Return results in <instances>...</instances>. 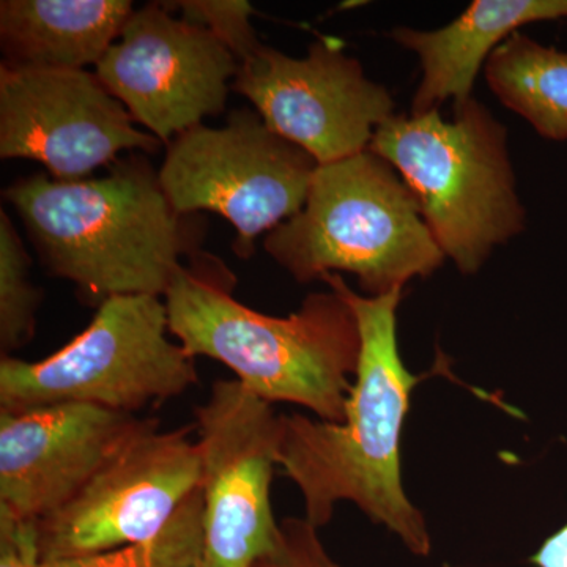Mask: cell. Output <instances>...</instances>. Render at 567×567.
<instances>
[{
    "label": "cell",
    "instance_id": "6da1fadb",
    "mask_svg": "<svg viewBox=\"0 0 567 567\" xmlns=\"http://www.w3.org/2000/svg\"><path fill=\"white\" fill-rule=\"evenodd\" d=\"M322 279L357 317L360 364L342 423L281 415L278 466L300 491L305 518L316 528L330 524L339 503L350 502L398 536L410 554L429 557L427 522L402 483V429L413 390L423 380L405 368L399 352L395 315L402 289L361 297L341 275Z\"/></svg>",
    "mask_w": 567,
    "mask_h": 567
},
{
    "label": "cell",
    "instance_id": "7a4b0ae2",
    "mask_svg": "<svg viewBox=\"0 0 567 567\" xmlns=\"http://www.w3.org/2000/svg\"><path fill=\"white\" fill-rule=\"evenodd\" d=\"M234 284L223 264L183 265L164 295L171 334L189 358L227 365L268 404L342 423L361 353L349 303L330 289L308 295L293 315L265 316L235 300Z\"/></svg>",
    "mask_w": 567,
    "mask_h": 567
},
{
    "label": "cell",
    "instance_id": "3957f363",
    "mask_svg": "<svg viewBox=\"0 0 567 567\" xmlns=\"http://www.w3.org/2000/svg\"><path fill=\"white\" fill-rule=\"evenodd\" d=\"M48 275L66 279L99 308L122 295L164 297L188 252L185 223L142 156L111 164L100 178L43 174L3 192Z\"/></svg>",
    "mask_w": 567,
    "mask_h": 567
},
{
    "label": "cell",
    "instance_id": "277c9868",
    "mask_svg": "<svg viewBox=\"0 0 567 567\" xmlns=\"http://www.w3.org/2000/svg\"><path fill=\"white\" fill-rule=\"evenodd\" d=\"M264 248L298 282L346 271L369 297L404 289L446 257L415 194L369 148L317 167L305 207L270 230Z\"/></svg>",
    "mask_w": 567,
    "mask_h": 567
},
{
    "label": "cell",
    "instance_id": "5b68a950",
    "mask_svg": "<svg viewBox=\"0 0 567 567\" xmlns=\"http://www.w3.org/2000/svg\"><path fill=\"white\" fill-rule=\"evenodd\" d=\"M369 151L401 174L421 215L458 271L473 275L495 246L525 229V210L506 147V130L475 99L439 110L393 115Z\"/></svg>",
    "mask_w": 567,
    "mask_h": 567
},
{
    "label": "cell",
    "instance_id": "8992f818",
    "mask_svg": "<svg viewBox=\"0 0 567 567\" xmlns=\"http://www.w3.org/2000/svg\"><path fill=\"white\" fill-rule=\"evenodd\" d=\"M166 303L151 295L107 298L73 341L40 361L2 357L0 410L87 404L136 415L199 383L193 358L167 338Z\"/></svg>",
    "mask_w": 567,
    "mask_h": 567
},
{
    "label": "cell",
    "instance_id": "52a82bcc",
    "mask_svg": "<svg viewBox=\"0 0 567 567\" xmlns=\"http://www.w3.org/2000/svg\"><path fill=\"white\" fill-rule=\"evenodd\" d=\"M317 167L259 114L241 110L221 128L197 125L169 142L158 181L181 215L207 210L233 224L234 251L248 259L260 234L305 207Z\"/></svg>",
    "mask_w": 567,
    "mask_h": 567
},
{
    "label": "cell",
    "instance_id": "ba28073f",
    "mask_svg": "<svg viewBox=\"0 0 567 567\" xmlns=\"http://www.w3.org/2000/svg\"><path fill=\"white\" fill-rule=\"evenodd\" d=\"M194 431H159L158 420H141L69 505L37 522L39 561L89 557L163 535L203 481Z\"/></svg>",
    "mask_w": 567,
    "mask_h": 567
},
{
    "label": "cell",
    "instance_id": "9c48e42d",
    "mask_svg": "<svg viewBox=\"0 0 567 567\" xmlns=\"http://www.w3.org/2000/svg\"><path fill=\"white\" fill-rule=\"evenodd\" d=\"M203 462L204 548L199 567H251L279 535L271 507L281 415L238 380L213 383L194 409Z\"/></svg>",
    "mask_w": 567,
    "mask_h": 567
},
{
    "label": "cell",
    "instance_id": "30bf717a",
    "mask_svg": "<svg viewBox=\"0 0 567 567\" xmlns=\"http://www.w3.org/2000/svg\"><path fill=\"white\" fill-rule=\"evenodd\" d=\"M233 91L319 166L368 151L375 130L394 115L390 92L330 39L316 41L300 59L260 44L240 63Z\"/></svg>",
    "mask_w": 567,
    "mask_h": 567
},
{
    "label": "cell",
    "instance_id": "8fae6325",
    "mask_svg": "<svg viewBox=\"0 0 567 567\" xmlns=\"http://www.w3.org/2000/svg\"><path fill=\"white\" fill-rule=\"evenodd\" d=\"M133 122L95 73L0 65L3 159H32L55 181H82L123 151L153 152L163 144Z\"/></svg>",
    "mask_w": 567,
    "mask_h": 567
},
{
    "label": "cell",
    "instance_id": "7c38bea8",
    "mask_svg": "<svg viewBox=\"0 0 567 567\" xmlns=\"http://www.w3.org/2000/svg\"><path fill=\"white\" fill-rule=\"evenodd\" d=\"M95 69L133 121L169 144L223 112L240 62L212 32L156 2L133 11Z\"/></svg>",
    "mask_w": 567,
    "mask_h": 567
},
{
    "label": "cell",
    "instance_id": "4fadbf2b",
    "mask_svg": "<svg viewBox=\"0 0 567 567\" xmlns=\"http://www.w3.org/2000/svg\"><path fill=\"white\" fill-rule=\"evenodd\" d=\"M141 417L87 404L0 410V507L39 522L69 505Z\"/></svg>",
    "mask_w": 567,
    "mask_h": 567
},
{
    "label": "cell",
    "instance_id": "5bb4252c",
    "mask_svg": "<svg viewBox=\"0 0 567 567\" xmlns=\"http://www.w3.org/2000/svg\"><path fill=\"white\" fill-rule=\"evenodd\" d=\"M567 18V0H475L439 31L398 29L393 39L420 58L423 78L413 99L412 114L454 106L473 99L477 71L496 48L532 22Z\"/></svg>",
    "mask_w": 567,
    "mask_h": 567
},
{
    "label": "cell",
    "instance_id": "9a60e30c",
    "mask_svg": "<svg viewBox=\"0 0 567 567\" xmlns=\"http://www.w3.org/2000/svg\"><path fill=\"white\" fill-rule=\"evenodd\" d=\"M133 11L130 0H2L3 62L65 70L96 66Z\"/></svg>",
    "mask_w": 567,
    "mask_h": 567
},
{
    "label": "cell",
    "instance_id": "2e32d148",
    "mask_svg": "<svg viewBox=\"0 0 567 567\" xmlns=\"http://www.w3.org/2000/svg\"><path fill=\"white\" fill-rule=\"evenodd\" d=\"M486 80L540 136L567 141V52L516 32L488 58Z\"/></svg>",
    "mask_w": 567,
    "mask_h": 567
},
{
    "label": "cell",
    "instance_id": "e0dca14e",
    "mask_svg": "<svg viewBox=\"0 0 567 567\" xmlns=\"http://www.w3.org/2000/svg\"><path fill=\"white\" fill-rule=\"evenodd\" d=\"M204 548V496L197 488L173 524L151 543L136 544L89 557L39 561L9 517H0V567H199Z\"/></svg>",
    "mask_w": 567,
    "mask_h": 567
},
{
    "label": "cell",
    "instance_id": "ac0fdd59",
    "mask_svg": "<svg viewBox=\"0 0 567 567\" xmlns=\"http://www.w3.org/2000/svg\"><path fill=\"white\" fill-rule=\"evenodd\" d=\"M31 259L17 227L0 212V350L2 357L28 346L35 334L43 292L32 282Z\"/></svg>",
    "mask_w": 567,
    "mask_h": 567
},
{
    "label": "cell",
    "instance_id": "d6986e66",
    "mask_svg": "<svg viewBox=\"0 0 567 567\" xmlns=\"http://www.w3.org/2000/svg\"><path fill=\"white\" fill-rule=\"evenodd\" d=\"M163 6L178 11L181 20L212 32L240 63L262 44L251 24V3L246 0H183Z\"/></svg>",
    "mask_w": 567,
    "mask_h": 567
},
{
    "label": "cell",
    "instance_id": "ffe728a7",
    "mask_svg": "<svg viewBox=\"0 0 567 567\" xmlns=\"http://www.w3.org/2000/svg\"><path fill=\"white\" fill-rule=\"evenodd\" d=\"M251 567H342L324 548L319 528L305 517L279 522V535L270 551Z\"/></svg>",
    "mask_w": 567,
    "mask_h": 567
},
{
    "label": "cell",
    "instance_id": "44dd1931",
    "mask_svg": "<svg viewBox=\"0 0 567 567\" xmlns=\"http://www.w3.org/2000/svg\"><path fill=\"white\" fill-rule=\"evenodd\" d=\"M529 563L535 567H567V524L540 544Z\"/></svg>",
    "mask_w": 567,
    "mask_h": 567
}]
</instances>
